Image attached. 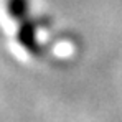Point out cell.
<instances>
[{"label": "cell", "instance_id": "2", "mask_svg": "<svg viewBox=\"0 0 122 122\" xmlns=\"http://www.w3.org/2000/svg\"><path fill=\"white\" fill-rule=\"evenodd\" d=\"M7 10L12 18L18 21L26 20L30 10V0H7Z\"/></svg>", "mask_w": 122, "mask_h": 122}, {"label": "cell", "instance_id": "1", "mask_svg": "<svg viewBox=\"0 0 122 122\" xmlns=\"http://www.w3.org/2000/svg\"><path fill=\"white\" fill-rule=\"evenodd\" d=\"M18 43L30 53V55H38L40 48H38V41H36V31H35V25L30 20H23L18 28Z\"/></svg>", "mask_w": 122, "mask_h": 122}]
</instances>
